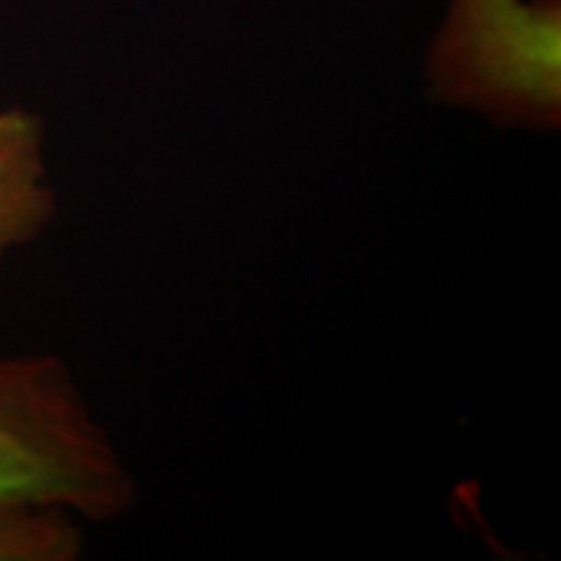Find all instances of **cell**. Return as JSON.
I'll use <instances>...</instances> for the list:
<instances>
[{
  "instance_id": "cell-2",
  "label": "cell",
  "mask_w": 561,
  "mask_h": 561,
  "mask_svg": "<svg viewBox=\"0 0 561 561\" xmlns=\"http://www.w3.org/2000/svg\"><path fill=\"white\" fill-rule=\"evenodd\" d=\"M559 3L453 0L430 55L432 89L504 123L551 128L561 110Z\"/></svg>"
},
{
  "instance_id": "cell-1",
  "label": "cell",
  "mask_w": 561,
  "mask_h": 561,
  "mask_svg": "<svg viewBox=\"0 0 561 561\" xmlns=\"http://www.w3.org/2000/svg\"><path fill=\"white\" fill-rule=\"evenodd\" d=\"M0 500L110 523L138 504V481L68 364L0 354Z\"/></svg>"
},
{
  "instance_id": "cell-3",
  "label": "cell",
  "mask_w": 561,
  "mask_h": 561,
  "mask_svg": "<svg viewBox=\"0 0 561 561\" xmlns=\"http://www.w3.org/2000/svg\"><path fill=\"white\" fill-rule=\"evenodd\" d=\"M55 210L42 121L30 110H0V261L37 240Z\"/></svg>"
},
{
  "instance_id": "cell-4",
  "label": "cell",
  "mask_w": 561,
  "mask_h": 561,
  "mask_svg": "<svg viewBox=\"0 0 561 561\" xmlns=\"http://www.w3.org/2000/svg\"><path fill=\"white\" fill-rule=\"evenodd\" d=\"M83 549V520L70 510L0 500V561H76Z\"/></svg>"
}]
</instances>
